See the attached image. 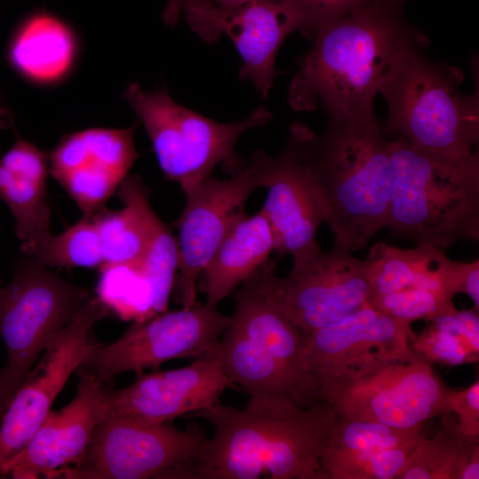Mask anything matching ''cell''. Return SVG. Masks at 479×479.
<instances>
[{
  "label": "cell",
  "instance_id": "cell-25",
  "mask_svg": "<svg viewBox=\"0 0 479 479\" xmlns=\"http://www.w3.org/2000/svg\"><path fill=\"white\" fill-rule=\"evenodd\" d=\"M116 192L122 208L102 207L90 216L98 231L103 264L140 265L157 215L138 177L128 175Z\"/></svg>",
  "mask_w": 479,
  "mask_h": 479
},
{
  "label": "cell",
  "instance_id": "cell-11",
  "mask_svg": "<svg viewBox=\"0 0 479 479\" xmlns=\"http://www.w3.org/2000/svg\"><path fill=\"white\" fill-rule=\"evenodd\" d=\"M104 305L92 296L50 342L16 391L0 420V468L27 444L70 375L92 345L91 331Z\"/></svg>",
  "mask_w": 479,
  "mask_h": 479
},
{
  "label": "cell",
  "instance_id": "cell-3",
  "mask_svg": "<svg viewBox=\"0 0 479 479\" xmlns=\"http://www.w3.org/2000/svg\"><path fill=\"white\" fill-rule=\"evenodd\" d=\"M288 139L325 204L334 247L365 248L388 225L393 180L390 140L376 116L329 117L320 136L296 122Z\"/></svg>",
  "mask_w": 479,
  "mask_h": 479
},
{
  "label": "cell",
  "instance_id": "cell-23",
  "mask_svg": "<svg viewBox=\"0 0 479 479\" xmlns=\"http://www.w3.org/2000/svg\"><path fill=\"white\" fill-rule=\"evenodd\" d=\"M364 262L370 295L419 287L454 297L460 293L466 267L439 247L416 245L400 249L384 242L374 244Z\"/></svg>",
  "mask_w": 479,
  "mask_h": 479
},
{
  "label": "cell",
  "instance_id": "cell-37",
  "mask_svg": "<svg viewBox=\"0 0 479 479\" xmlns=\"http://www.w3.org/2000/svg\"><path fill=\"white\" fill-rule=\"evenodd\" d=\"M455 317L467 339L473 348L479 351V317L475 309L470 310H455Z\"/></svg>",
  "mask_w": 479,
  "mask_h": 479
},
{
  "label": "cell",
  "instance_id": "cell-16",
  "mask_svg": "<svg viewBox=\"0 0 479 479\" xmlns=\"http://www.w3.org/2000/svg\"><path fill=\"white\" fill-rule=\"evenodd\" d=\"M216 344L191 365L137 373L131 385L118 390L107 389L106 414L168 423L219 401L227 389L237 386L223 370Z\"/></svg>",
  "mask_w": 479,
  "mask_h": 479
},
{
  "label": "cell",
  "instance_id": "cell-1",
  "mask_svg": "<svg viewBox=\"0 0 479 479\" xmlns=\"http://www.w3.org/2000/svg\"><path fill=\"white\" fill-rule=\"evenodd\" d=\"M405 3L370 0L315 30L289 86L291 107L321 103L334 118L374 114L373 98L401 51L424 36L407 24Z\"/></svg>",
  "mask_w": 479,
  "mask_h": 479
},
{
  "label": "cell",
  "instance_id": "cell-24",
  "mask_svg": "<svg viewBox=\"0 0 479 479\" xmlns=\"http://www.w3.org/2000/svg\"><path fill=\"white\" fill-rule=\"evenodd\" d=\"M274 251V234L263 209L253 216L240 214L201 271L206 302L217 306Z\"/></svg>",
  "mask_w": 479,
  "mask_h": 479
},
{
  "label": "cell",
  "instance_id": "cell-38",
  "mask_svg": "<svg viewBox=\"0 0 479 479\" xmlns=\"http://www.w3.org/2000/svg\"><path fill=\"white\" fill-rule=\"evenodd\" d=\"M189 0H168L161 12L162 21L169 27L177 24L184 5Z\"/></svg>",
  "mask_w": 479,
  "mask_h": 479
},
{
  "label": "cell",
  "instance_id": "cell-26",
  "mask_svg": "<svg viewBox=\"0 0 479 479\" xmlns=\"http://www.w3.org/2000/svg\"><path fill=\"white\" fill-rule=\"evenodd\" d=\"M216 346L224 373L250 397L288 398L303 405L315 402L294 376L232 322Z\"/></svg>",
  "mask_w": 479,
  "mask_h": 479
},
{
  "label": "cell",
  "instance_id": "cell-2",
  "mask_svg": "<svg viewBox=\"0 0 479 479\" xmlns=\"http://www.w3.org/2000/svg\"><path fill=\"white\" fill-rule=\"evenodd\" d=\"M193 416L214 428L194 479H322L320 459L336 418L325 401L250 397L240 410L217 401Z\"/></svg>",
  "mask_w": 479,
  "mask_h": 479
},
{
  "label": "cell",
  "instance_id": "cell-7",
  "mask_svg": "<svg viewBox=\"0 0 479 479\" xmlns=\"http://www.w3.org/2000/svg\"><path fill=\"white\" fill-rule=\"evenodd\" d=\"M91 297L29 255L15 263L12 279L0 287V337L7 355L0 369L3 414L52 338Z\"/></svg>",
  "mask_w": 479,
  "mask_h": 479
},
{
  "label": "cell",
  "instance_id": "cell-22",
  "mask_svg": "<svg viewBox=\"0 0 479 479\" xmlns=\"http://www.w3.org/2000/svg\"><path fill=\"white\" fill-rule=\"evenodd\" d=\"M48 173L49 154L20 137L0 159V200L14 218L23 255H31L52 234Z\"/></svg>",
  "mask_w": 479,
  "mask_h": 479
},
{
  "label": "cell",
  "instance_id": "cell-13",
  "mask_svg": "<svg viewBox=\"0 0 479 479\" xmlns=\"http://www.w3.org/2000/svg\"><path fill=\"white\" fill-rule=\"evenodd\" d=\"M411 325L367 303L306 334L305 361L317 394L410 350L415 336Z\"/></svg>",
  "mask_w": 479,
  "mask_h": 479
},
{
  "label": "cell",
  "instance_id": "cell-36",
  "mask_svg": "<svg viewBox=\"0 0 479 479\" xmlns=\"http://www.w3.org/2000/svg\"><path fill=\"white\" fill-rule=\"evenodd\" d=\"M446 404L448 412L456 414L462 434L479 437V381L462 390L449 389Z\"/></svg>",
  "mask_w": 479,
  "mask_h": 479
},
{
  "label": "cell",
  "instance_id": "cell-34",
  "mask_svg": "<svg viewBox=\"0 0 479 479\" xmlns=\"http://www.w3.org/2000/svg\"><path fill=\"white\" fill-rule=\"evenodd\" d=\"M412 341V349L431 363L458 365L478 361L479 352L467 342L440 329L433 322Z\"/></svg>",
  "mask_w": 479,
  "mask_h": 479
},
{
  "label": "cell",
  "instance_id": "cell-30",
  "mask_svg": "<svg viewBox=\"0 0 479 479\" xmlns=\"http://www.w3.org/2000/svg\"><path fill=\"white\" fill-rule=\"evenodd\" d=\"M44 266L100 268L104 259L91 216H83L63 232L51 234L29 255Z\"/></svg>",
  "mask_w": 479,
  "mask_h": 479
},
{
  "label": "cell",
  "instance_id": "cell-32",
  "mask_svg": "<svg viewBox=\"0 0 479 479\" xmlns=\"http://www.w3.org/2000/svg\"><path fill=\"white\" fill-rule=\"evenodd\" d=\"M178 263L177 240L157 216L140 264L150 289L152 317L168 310Z\"/></svg>",
  "mask_w": 479,
  "mask_h": 479
},
{
  "label": "cell",
  "instance_id": "cell-4",
  "mask_svg": "<svg viewBox=\"0 0 479 479\" xmlns=\"http://www.w3.org/2000/svg\"><path fill=\"white\" fill-rule=\"evenodd\" d=\"M426 41L403 49L379 90L389 106L382 132L436 157L467 159L477 152L478 91L461 95L462 72L427 59Z\"/></svg>",
  "mask_w": 479,
  "mask_h": 479
},
{
  "label": "cell",
  "instance_id": "cell-28",
  "mask_svg": "<svg viewBox=\"0 0 479 479\" xmlns=\"http://www.w3.org/2000/svg\"><path fill=\"white\" fill-rule=\"evenodd\" d=\"M417 444L372 451L325 449L322 479L397 478Z\"/></svg>",
  "mask_w": 479,
  "mask_h": 479
},
{
  "label": "cell",
  "instance_id": "cell-18",
  "mask_svg": "<svg viewBox=\"0 0 479 479\" xmlns=\"http://www.w3.org/2000/svg\"><path fill=\"white\" fill-rule=\"evenodd\" d=\"M262 188L267 189L262 207L272 229L277 254L289 255L298 263L321 251L317 233L327 222L325 204L302 160L287 140L276 155L255 152Z\"/></svg>",
  "mask_w": 479,
  "mask_h": 479
},
{
  "label": "cell",
  "instance_id": "cell-35",
  "mask_svg": "<svg viewBox=\"0 0 479 479\" xmlns=\"http://www.w3.org/2000/svg\"><path fill=\"white\" fill-rule=\"evenodd\" d=\"M302 15L299 30L308 39L319 27L370 0H292Z\"/></svg>",
  "mask_w": 479,
  "mask_h": 479
},
{
  "label": "cell",
  "instance_id": "cell-33",
  "mask_svg": "<svg viewBox=\"0 0 479 479\" xmlns=\"http://www.w3.org/2000/svg\"><path fill=\"white\" fill-rule=\"evenodd\" d=\"M453 297L419 287H408L384 294H371L367 303L393 318L412 324L433 319L454 307Z\"/></svg>",
  "mask_w": 479,
  "mask_h": 479
},
{
  "label": "cell",
  "instance_id": "cell-8",
  "mask_svg": "<svg viewBox=\"0 0 479 479\" xmlns=\"http://www.w3.org/2000/svg\"><path fill=\"white\" fill-rule=\"evenodd\" d=\"M208 437L197 423L185 430L106 414L82 459L55 477L82 479H194V467Z\"/></svg>",
  "mask_w": 479,
  "mask_h": 479
},
{
  "label": "cell",
  "instance_id": "cell-19",
  "mask_svg": "<svg viewBox=\"0 0 479 479\" xmlns=\"http://www.w3.org/2000/svg\"><path fill=\"white\" fill-rule=\"evenodd\" d=\"M79 373L73 400L59 411H50L26 446L1 467V478H52L82 459L106 416L108 388L91 373Z\"/></svg>",
  "mask_w": 479,
  "mask_h": 479
},
{
  "label": "cell",
  "instance_id": "cell-27",
  "mask_svg": "<svg viewBox=\"0 0 479 479\" xmlns=\"http://www.w3.org/2000/svg\"><path fill=\"white\" fill-rule=\"evenodd\" d=\"M441 429L415 446L397 479H459L479 437L462 434L452 413L440 416Z\"/></svg>",
  "mask_w": 479,
  "mask_h": 479
},
{
  "label": "cell",
  "instance_id": "cell-15",
  "mask_svg": "<svg viewBox=\"0 0 479 479\" xmlns=\"http://www.w3.org/2000/svg\"><path fill=\"white\" fill-rule=\"evenodd\" d=\"M273 290L282 311L304 335L362 308L370 295L364 260L334 247L293 263L286 277L275 276Z\"/></svg>",
  "mask_w": 479,
  "mask_h": 479
},
{
  "label": "cell",
  "instance_id": "cell-17",
  "mask_svg": "<svg viewBox=\"0 0 479 479\" xmlns=\"http://www.w3.org/2000/svg\"><path fill=\"white\" fill-rule=\"evenodd\" d=\"M135 126L89 128L62 137L49 154V172L83 216L104 207L138 157Z\"/></svg>",
  "mask_w": 479,
  "mask_h": 479
},
{
  "label": "cell",
  "instance_id": "cell-20",
  "mask_svg": "<svg viewBox=\"0 0 479 479\" xmlns=\"http://www.w3.org/2000/svg\"><path fill=\"white\" fill-rule=\"evenodd\" d=\"M276 268V260L269 259L232 294L235 304L232 325L277 360L317 400L305 361V335L275 298Z\"/></svg>",
  "mask_w": 479,
  "mask_h": 479
},
{
  "label": "cell",
  "instance_id": "cell-40",
  "mask_svg": "<svg viewBox=\"0 0 479 479\" xmlns=\"http://www.w3.org/2000/svg\"><path fill=\"white\" fill-rule=\"evenodd\" d=\"M223 9H233L252 0H210Z\"/></svg>",
  "mask_w": 479,
  "mask_h": 479
},
{
  "label": "cell",
  "instance_id": "cell-29",
  "mask_svg": "<svg viewBox=\"0 0 479 479\" xmlns=\"http://www.w3.org/2000/svg\"><path fill=\"white\" fill-rule=\"evenodd\" d=\"M97 298L122 318H151V294L140 265L105 263L100 268Z\"/></svg>",
  "mask_w": 479,
  "mask_h": 479
},
{
  "label": "cell",
  "instance_id": "cell-14",
  "mask_svg": "<svg viewBox=\"0 0 479 479\" xmlns=\"http://www.w3.org/2000/svg\"><path fill=\"white\" fill-rule=\"evenodd\" d=\"M258 188H262L261 173L252 156L250 162L230 178L209 177L185 194V206L177 221L179 263L175 280L183 307L197 302L198 278Z\"/></svg>",
  "mask_w": 479,
  "mask_h": 479
},
{
  "label": "cell",
  "instance_id": "cell-41",
  "mask_svg": "<svg viewBox=\"0 0 479 479\" xmlns=\"http://www.w3.org/2000/svg\"><path fill=\"white\" fill-rule=\"evenodd\" d=\"M2 416H3V412L0 410V420H1Z\"/></svg>",
  "mask_w": 479,
  "mask_h": 479
},
{
  "label": "cell",
  "instance_id": "cell-12",
  "mask_svg": "<svg viewBox=\"0 0 479 479\" xmlns=\"http://www.w3.org/2000/svg\"><path fill=\"white\" fill-rule=\"evenodd\" d=\"M189 27L213 43L222 35L234 43L243 65L239 75L267 98L277 75L275 59L288 34L298 31L302 15L292 0H252L223 9L210 0H189L182 10Z\"/></svg>",
  "mask_w": 479,
  "mask_h": 479
},
{
  "label": "cell",
  "instance_id": "cell-10",
  "mask_svg": "<svg viewBox=\"0 0 479 479\" xmlns=\"http://www.w3.org/2000/svg\"><path fill=\"white\" fill-rule=\"evenodd\" d=\"M217 306L196 302L135 323L114 342L92 343L79 369L106 383L126 373H143L177 358L198 357L210 350L231 325Z\"/></svg>",
  "mask_w": 479,
  "mask_h": 479
},
{
  "label": "cell",
  "instance_id": "cell-39",
  "mask_svg": "<svg viewBox=\"0 0 479 479\" xmlns=\"http://www.w3.org/2000/svg\"><path fill=\"white\" fill-rule=\"evenodd\" d=\"M479 478V446L472 452L467 461L459 479H478Z\"/></svg>",
  "mask_w": 479,
  "mask_h": 479
},
{
  "label": "cell",
  "instance_id": "cell-31",
  "mask_svg": "<svg viewBox=\"0 0 479 479\" xmlns=\"http://www.w3.org/2000/svg\"><path fill=\"white\" fill-rule=\"evenodd\" d=\"M425 435L422 425L398 428L388 424L336 415L326 449L372 451L417 444Z\"/></svg>",
  "mask_w": 479,
  "mask_h": 479
},
{
  "label": "cell",
  "instance_id": "cell-21",
  "mask_svg": "<svg viewBox=\"0 0 479 479\" xmlns=\"http://www.w3.org/2000/svg\"><path fill=\"white\" fill-rule=\"evenodd\" d=\"M81 55V41L64 18L37 9L25 15L8 40L5 58L12 70L26 82L51 88L75 72Z\"/></svg>",
  "mask_w": 479,
  "mask_h": 479
},
{
  "label": "cell",
  "instance_id": "cell-5",
  "mask_svg": "<svg viewBox=\"0 0 479 479\" xmlns=\"http://www.w3.org/2000/svg\"><path fill=\"white\" fill-rule=\"evenodd\" d=\"M389 140L390 235L444 250L459 240H478V151L451 160L415 149L400 137Z\"/></svg>",
  "mask_w": 479,
  "mask_h": 479
},
{
  "label": "cell",
  "instance_id": "cell-9",
  "mask_svg": "<svg viewBox=\"0 0 479 479\" xmlns=\"http://www.w3.org/2000/svg\"><path fill=\"white\" fill-rule=\"evenodd\" d=\"M448 390L432 363L412 347L355 378L320 389L317 399L339 417L412 428L449 413Z\"/></svg>",
  "mask_w": 479,
  "mask_h": 479
},
{
  "label": "cell",
  "instance_id": "cell-6",
  "mask_svg": "<svg viewBox=\"0 0 479 479\" xmlns=\"http://www.w3.org/2000/svg\"><path fill=\"white\" fill-rule=\"evenodd\" d=\"M122 97L143 124L165 177L177 182L185 194L219 163L232 175L244 167L235 151L238 138L272 117L259 106L240 122H217L177 104L167 90H148L138 83L129 84Z\"/></svg>",
  "mask_w": 479,
  "mask_h": 479
}]
</instances>
